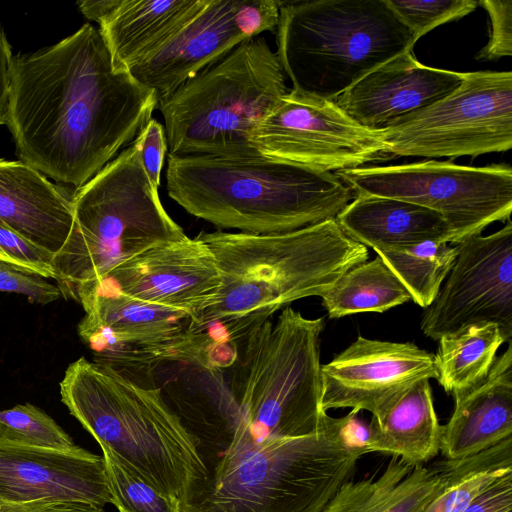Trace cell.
I'll return each instance as SVG.
<instances>
[{
    "instance_id": "obj_19",
    "label": "cell",
    "mask_w": 512,
    "mask_h": 512,
    "mask_svg": "<svg viewBox=\"0 0 512 512\" xmlns=\"http://www.w3.org/2000/svg\"><path fill=\"white\" fill-rule=\"evenodd\" d=\"M236 0L208 3L139 60L131 75L152 89L158 102L247 40L234 23Z\"/></svg>"
},
{
    "instance_id": "obj_32",
    "label": "cell",
    "mask_w": 512,
    "mask_h": 512,
    "mask_svg": "<svg viewBox=\"0 0 512 512\" xmlns=\"http://www.w3.org/2000/svg\"><path fill=\"white\" fill-rule=\"evenodd\" d=\"M388 5L417 41L430 30L473 12L474 0H387Z\"/></svg>"
},
{
    "instance_id": "obj_1",
    "label": "cell",
    "mask_w": 512,
    "mask_h": 512,
    "mask_svg": "<svg viewBox=\"0 0 512 512\" xmlns=\"http://www.w3.org/2000/svg\"><path fill=\"white\" fill-rule=\"evenodd\" d=\"M157 105L152 89L114 67L99 29L84 24L13 56L6 124L21 161L77 190L136 139Z\"/></svg>"
},
{
    "instance_id": "obj_7",
    "label": "cell",
    "mask_w": 512,
    "mask_h": 512,
    "mask_svg": "<svg viewBox=\"0 0 512 512\" xmlns=\"http://www.w3.org/2000/svg\"><path fill=\"white\" fill-rule=\"evenodd\" d=\"M73 212L68 239L52 260L66 298L135 255L187 237L164 209L135 141L73 192Z\"/></svg>"
},
{
    "instance_id": "obj_27",
    "label": "cell",
    "mask_w": 512,
    "mask_h": 512,
    "mask_svg": "<svg viewBox=\"0 0 512 512\" xmlns=\"http://www.w3.org/2000/svg\"><path fill=\"white\" fill-rule=\"evenodd\" d=\"M331 319L363 312H385L411 296L380 257L346 271L322 296Z\"/></svg>"
},
{
    "instance_id": "obj_2",
    "label": "cell",
    "mask_w": 512,
    "mask_h": 512,
    "mask_svg": "<svg viewBox=\"0 0 512 512\" xmlns=\"http://www.w3.org/2000/svg\"><path fill=\"white\" fill-rule=\"evenodd\" d=\"M196 237L214 255L221 277L215 300L190 328L200 360L213 369L232 366L250 334L276 311L321 297L369 258L367 247L350 238L336 219L282 233L218 230Z\"/></svg>"
},
{
    "instance_id": "obj_26",
    "label": "cell",
    "mask_w": 512,
    "mask_h": 512,
    "mask_svg": "<svg viewBox=\"0 0 512 512\" xmlns=\"http://www.w3.org/2000/svg\"><path fill=\"white\" fill-rule=\"evenodd\" d=\"M438 341L436 380L450 394L467 390L485 380L498 349L508 342L495 323L469 325L442 336Z\"/></svg>"
},
{
    "instance_id": "obj_15",
    "label": "cell",
    "mask_w": 512,
    "mask_h": 512,
    "mask_svg": "<svg viewBox=\"0 0 512 512\" xmlns=\"http://www.w3.org/2000/svg\"><path fill=\"white\" fill-rule=\"evenodd\" d=\"M85 316L78 334L94 361L117 369L124 363L184 360L192 316L117 294H94L78 301Z\"/></svg>"
},
{
    "instance_id": "obj_42",
    "label": "cell",
    "mask_w": 512,
    "mask_h": 512,
    "mask_svg": "<svg viewBox=\"0 0 512 512\" xmlns=\"http://www.w3.org/2000/svg\"><path fill=\"white\" fill-rule=\"evenodd\" d=\"M424 512H441L438 500L435 499Z\"/></svg>"
},
{
    "instance_id": "obj_13",
    "label": "cell",
    "mask_w": 512,
    "mask_h": 512,
    "mask_svg": "<svg viewBox=\"0 0 512 512\" xmlns=\"http://www.w3.org/2000/svg\"><path fill=\"white\" fill-rule=\"evenodd\" d=\"M457 256L434 301L424 309L423 334L434 341L459 329L497 324L512 338V222L457 244Z\"/></svg>"
},
{
    "instance_id": "obj_10",
    "label": "cell",
    "mask_w": 512,
    "mask_h": 512,
    "mask_svg": "<svg viewBox=\"0 0 512 512\" xmlns=\"http://www.w3.org/2000/svg\"><path fill=\"white\" fill-rule=\"evenodd\" d=\"M335 174L355 196L402 199L439 213L450 228L452 245L481 234L493 222L511 220L510 164L474 167L427 160Z\"/></svg>"
},
{
    "instance_id": "obj_39",
    "label": "cell",
    "mask_w": 512,
    "mask_h": 512,
    "mask_svg": "<svg viewBox=\"0 0 512 512\" xmlns=\"http://www.w3.org/2000/svg\"><path fill=\"white\" fill-rule=\"evenodd\" d=\"M0 512H104L103 507L84 502L10 503L0 501Z\"/></svg>"
},
{
    "instance_id": "obj_20",
    "label": "cell",
    "mask_w": 512,
    "mask_h": 512,
    "mask_svg": "<svg viewBox=\"0 0 512 512\" xmlns=\"http://www.w3.org/2000/svg\"><path fill=\"white\" fill-rule=\"evenodd\" d=\"M73 220V192L21 160L0 159L2 224L54 256L68 239Z\"/></svg>"
},
{
    "instance_id": "obj_17",
    "label": "cell",
    "mask_w": 512,
    "mask_h": 512,
    "mask_svg": "<svg viewBox=\"0 0 512 512\" xmlns=\"http://www.w3.org/2000/svg\"><path fill=\"white\" fill-rule=\"evenodd\" d=\"M0 501L112 503L102 456L75 445L31 446L0 437Z\"/></svg>"
},
{
    "instance_id": "obj_4",
    "label": "cell",
    "mask_w": 512,
    "mask_h": 512,
    "mask_svg": "<svg viewBox=\"0 0 512 512\" xmlns=\"http://www.w3.org/2000/svg\"><path fill=\"white\" fill-rule=\"evenodd\" d=\"M351 410L320 431L231 445L181 501L182 512H322L366 454Z\"/></svg>"
},
{
    "instance_id": "obj_16",
    "label": "cell",
    "mask_w": 512,
    "mask_h": 512,
    "mask_svg": "<svg viewBox=\"0 0 512 512\" xmlns=\"http://www.w3.org/2000/svg\"><path fill=\"white\" fill-rule=\"evenodd\" d=\"M320 371L324 411L364 410L374 419L418 381L438 377L435 354L412 342L362 335L330 362L321 364Z\"/></svg>"
},
{
    "instance_id": "obj_3",
    "label": "cell",
    "mask_w": 512,
    "mask_h": 512,
    "mask_svg": "<svg viewBox=\"0 0 512 512\" xmlns=\"http://www.w3.org/2000/svg\"><path fill=\"white\" fill-rule=\"evenodd\" d=\"M166 183L169 197L189 214L249 234L336 219L355 197L334 172L262 156L169 154Z\"/></svg>"
},
{
    "instance_id": "obj_6",
    "label": "cell",
    "mask_w": 512,
    "mask_h": 512,
    "mask_svg": "<svg viewBox=\"0 0 512 512\" xmlns=\"http://www.w3.org/2000/svg\"><path fill=\"white\" fill-rule=\"evenodd\" d=\"M276 54L292 89L334 100L416 40L387 0L282 1Z\"/></svg>"
},
{
    "instance_id": "obj_28",
    "label": "cell",
    "mask_w": 512,
    "mask_h": 512,
    "mask_svg": "<svg viewBox=\"0 0 512 512\" xmlns=\"http://www.w3.org/2000/svg\"><path fill=\"white\" fill-rule=\"evenodd\" d=\"M374 251L424 309L436 298L457 256L455 245L432 240Z\"/></svg>"
},
{
    "instance_id": "obj_18",
    "label": "cell",
    "mask_w": 512,
    "mask_h": 512,
    "mask_svg": "<svg viewBox=\"0 0 512 512\" xmlns=\"http://www.w3.org/2000/svg\"><path fill=\"white\" fill-rule=\"evenodd\" d=\"M461 81L462 72L426 66L406 51L373 69L334 102L359 125L383 131L445 97Z\"/></svg>"
},
{
    "instance_id": "obj_38",
    "label": "cell",
    "mask_w": 512,
    "mask_h": 512,
    "mask_svg": "<svg viewBox=\"0 0 512 512\" xmlns=\"http://www.w3.org/2000/svg\"><path fill=\"white\" fill-rule=\"evenodd\" d=\"M462 512H512V471L492 482Z\"/></svg>"
},
{
    "instance_id": "obj_30",
    "label": "cell",
    "mask_w": 512,
    "mask_h": 512,
    "mask_svg": "<svg viewBox=\"0 0 512 512\" xmlns=\"http://www.w3.org/2000/svg\"><path fill=\"white\" fill-rule=\"evenodd\" d=\"M112 503L119 512H182L180 500L161 490L100 445Z\"/></svg>"
},
{
    "instance_id": "obj_23",
    "label": "cell",
    "mask_w": 512,
    "mask_h": 512,
    "mask_svg": "<svg viewBox=\"0 0 512 512\" xmlns=\"http://www.w3.org/2000/svg\"><path fill=\"white\" fill-rule=\"evenodd\" d=\"M208 0H120L99 24L115 68L129 71Z\"/></svg>"
},
{
    "instance_id": "obj_36",
    "label": "cell",
    "mask_w": 512,
    "mask_h": 512,
    "mask_svg": "<svg viewBox=\"0 0 512 512\" xmlns=\"http://www.w3.org/2000/svg\"><path fill=\"white\" fill-rule=\"evenodd\" d=\"M0 292L22 294L32 303L46 305L61 297L57 285L38 275L22 272L0 262Z\"/></svg>"
},
{
    "instance_id": "obj_25",
    "label": "cell",
    "mask_w": 512,
    "mask_h": 512,
    "mask_svg": "<svg viewBox=\"0 0 512 512\" xmlns=\"http://www.w3.org/2000/svg\"><path fill=\"white\" fill-rule=\"evenodd\" d=\"M439 424L428 379L415 383L384 413L371 419L363 447L382 452L411 465L424 464L440 452Z\"/></svg>"
},
{
    "instance_id": "obj_40",
    "label": "cell",
    "mask_w": 512,
    "mask_h": 512,
    "mask_svg": "<svg viewBox=\"0 0 512 512\" xmlns=\"http://www.w3.org/2000/svg\"><path fill=\"white\" fill-rule=\"evenodd\" d=\"M12 59L11 46L0 24V125L6 124Z\"/></svg>"
},
{
    "instance_id": "obj_24",
    "label": "cell",
    "mask_w": 512,
    "mask_h": 512,
    "mask_svg": "<svg viewBox=\"0 0 512 512\" xmlns=\"http://www.w3.org/2000/svg\"><path fill=\"white\" fill-rule=\"evenodd\" d=\"M446 482L441 464L431 469L393 456L377 478L345 481L322 512H424Z\"/></svg>"
},
{
    "instance_id": "obj_21",
    "label": "cell",
    "mask_w": 512,
    "mask_h": 512,
    "mask_svg": "<svg viewBox=\"0 0 512 512\" xmlns=\"http://www.w3.org/2000/svg\"><path fill=\"white\" fill-rule=\"evenodd\" d=\"M452 396L454 410L441 432L446 460L469 457L512 437L511 341L485 380Z\"/></svg>"
},
{
    "instance_id": "obj_8",
    "label": "cell",
    "mask_w": 512,
    "mask_h": 512,
    "mask_svg": "<svg viewBox=\"0 0 512 512\" xmlns=\"http://www.w3.org/2000/svg\"><path fill=\"white\" fill-rule=\"evenodd\" d=\"M288 91L265 37L243 41L158 102L169 154L261 156L250 134Z\"/></svg>"
},
{
    "instance_id": "obj_35",
    "label": "cell",
    "mask_w": 512,
    "mask_h": 512,
    "mask_svg": "<svg viewBox=\"0 0 512 512\" xmlns=\"http://www.w3.org/2000/svg\"><path fill=\"white\" fill-rule=\"evenodd\" d=\"M278 0H236L234 23L246 38L260 36L262 32H276L280 5Z\"/></svg>"
},
{
    "instance_id": "obj_11",
    "label": "cell",
    "mask_w": 512,
    "mask_h": 512,
    "mask_svg": "<svg viewBox=\"0 0 512 512\" xmlns=\"http://www.w3.org/2000/svg\"><path fill=\"white\" fill-rule=\"evenodd\" d=\"M394 157L454 159L512 147V72H462L445 97L382 131Z\"/></svg>"
},
{
    "instance_id": "obj_29",
    "label": "cell",
    "mask_w": 512,
    "mask_h": 512,
    "mask_svg": "<svg viewBox=\"0 0 512 512\" xmlns=\"http://www.w3.org/2000/svg\"><path fill=\"white\" fill-rule=\"evenodd\" d=\"M447 482L442 512H462L486 487L512 471V437L469 457L441 463Z\"/></svg>"
},
{
    "instance_id": "obj_33",
    "label": "cell",
    "mask_w": 512,
    "mask_h": 512,
    "mask_svg": "<svg viewBox=\"0 0 512 512\" xmlns=\"http://www.w3.org/2000/svg\"><path fill=\"white\" fill-rule=\"evenodd\" d=\"M53 255L0 222V262L43 278L56 279Z\"/></svg>"
},
{
    "instance_id": "obj_9",
    "label": "cell",
    "mask_w": 512,
    "mask_h": 512,
    "mask_svg": "<svg viewBox=\"0 0 512 512\" xmlns=\"http://www.w3.org/2000/svg\"><path fill=\"white\" fill-rule=\"evenodd\" d=\"M324 327V317L306 318L287 306L276 322L268 319L251 333L238 358L233 397L240 422L233 442L306 436L328 424L321 405Z\"/></svg>"
},
{
    "instance_id": "obj_31",
    "label": "cell",
    "mask_w": 512,
    "mask_h": 512,
    "mask_svg": "<svg viewBox=\"0 0 512 512\" xmlns=\"http://www.w3.org/2000/svg\"><path fill=\"white\" fill-rule=\"evenodd\" d=\"M0 437L46 448L69 449L76 445L53 418L30 403L0 410Z\"/></svg>"
},
{
    "instance_id": "obj_12",
    "label": "cell",
    "mask_w": 512,
    "mask_h": 512,
    "mask_svg": "<svg viewBox=\"0 0 512 512\" xmlns=\"http://www.w3.org/2000/svg\"><path fill=\"white\" fill-rule=\"evenodd\" d=\"M249 142L264 158L329 172L395 158L382 131L359 125L334 100L293 89L259 122Z\"/></svg>"
},
{
    "instance_id": "obj_14",
    "label": "cell",
    "mask_w": 512,
    "mask_h": 512,
    "mask_svg": "<svg viewBox=\"0 0 512 512\" xmlns=\"http://www.w3.org/2000/svg\"><path fill=\"white\" fill-rule=\"evenodd\" d=\"M221 277L214 255L197 237L153 246L100 279L79 285L70 298L117 294L189 313L192 320L215 300Z\"/></svg>"
},
{
    "instance_id": "obj_41",
    "label": "cell",
    "mask_w": 512,
    "mask_h": 512,
    "mask_svg": "<svg viewBox=\"0 0 512 512\" xmlns=\"http://www.w3.org/2000/svg\"><path fill=\"white\" fill-rule=\"evenodd\" d=\"M120 0L79 1L78 7L81 13L89 20L99 23L119 3Z\"/></svg>"
},
{
    "instance_id": "obj_5",
    "label": "cell",
    "mask_w": 512,
    "mask_h": 512,
    "mask_svg": "<svg viewBox=\"0 0 512 512\" xmlns=\"http://www.w3.org/2000/svg\"><path fill=\"white\" fill-rule=\"evenodd\" d=\"M60 395L99 445L180 502L207 477L197 439L159 388L81 357L67 367Z\"/></svg>"
},
{
    "instance_id": "obj_37",
    "label": "cell",
    "mask_w": 512,
    "mask_h": 512,
    "mask_svg": "<svg viewBox=\"0 0 512 512\" xmlns=\"http://www.w3.org/2000/svg\"><path fill=\"white\" fill-rule=\"evenodd\" d=\"M134 141L138 145L143 168L152 185L158 189L168 147L163 124L151 118Z\"/></svg>"
},
{
    "instance_id": "obj_22",
    "label": "cell",
    "mask_w": 512,
    "mask_h": 512,
    "mask_svg": "<svg viewBox=\"0 0 512 512\" xmlns=\"http://www.w3.org/2000/svg\"><path fill=\"white\" fill-rule=\"evenodd\" d=\"M336 221L350 238L373 250L429 240L449 243L450 238V228L439 213L396 198L355 196Z\"/></svg>"
},
{
    "instance_id": "obj_34",
    "label": "cell",
    "mask_w": 512,
    "mask_h": 512,
    "mask_svg": "<svg viewBox=\"0 0 512 512\" xmlns=\"http://www.w3.org/2000/svg\"><path fill=\"white\" fill-rule=\"evenodd\" d=\"M488 13L491 34L487 45L479 51L477 60H497L512 55V0L478 1Z\"/></svg>"
}]
</instances>
